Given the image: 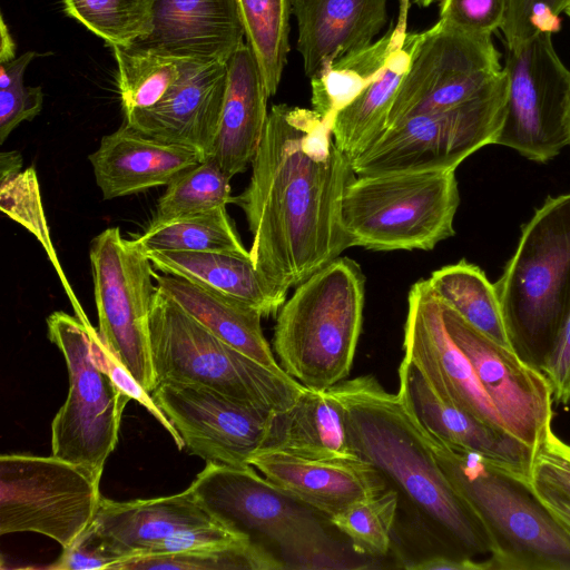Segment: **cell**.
I'll list each match as a JSON object with an SVG mask.
<instances>
[{
  "instance_id": "obj_4",
  "label": "cell",
  "mask_w": 570,
  "mask_h": 570,
  "mask_svg": "<svg viewBox=\"0 0 570 570\" xmlns=\"http://www.w3.org/2000/svg\"><path fill=\"white\" fill-rule=\"evenodd\" d=\"M206 463L188 489L222 527L268 549L286 569L345 567L326 515L259 475L253 465Z\"/></svg>"
},
{
  "instance_id": "obj_37",
  "label": "cell",
  "mask_w": 570,
  "mask_h": 570,
  "mask_svg": "<svg viewBox=\"0 0 570 570\" xmlns=\"http://www.w3.org/2000/svg\"><path fill=\"white\" fill-rule=\"evenodd\" d=\"M65 13L101 38L106 46H131L153 24L151 0H60Z\"/></svg>"
},
{
  "instance_id": "obj_43",
  "label": "cell",
  "mask_w": 570,
  "mask_h": 570,
  "mask_svg": "<svg viewBox=\"0 0 570 570\" xmlns=\"http://www.w3.org/2000/svg\"><path fill=\"white\" fill-rule=\"evenodd\" d=\"M43 91L41 87L23 83V78L6 89H0V142L22 121L32 120L42 109Z\"/></svg>"
},
{
  "instance_id": "obj_38",
  "label": "cell",
  "mask_w": 570,
  "mask_h": 570,
  "mask_svg": "<svg viewBox=\"0 0 570 570\" xmlns=\"http://www.w3.org/2000/svg\"><path fill=\"white\" fill-rule=\"evenodd\" d=\"M212 158L177 175L160 196L153 220L209 212L233 203L230 181Z\"/></svg>"
},
{
  "instance_id": "obj_13",
  "label": "cell",
  "mask_w": 570,
  "mask_h": 570,
  "mask_svg": "<svg viewBox=\"0 0 570 570\" xmlns=\"http://www.w3.org/2000/svg\"><path fill=\"white\" fill-rule=\"evenodd\" d=\"M507 80L492 37L438 21L419 32L386 129L409 117L443 111L485 97Z\"/></svg>"
},
{
  "instance_id": "obj_23",
  "label": "cell",
  "mask_w": 570,
  "mask_h": 570,
  "mask_svg": "<svg viewBox=\"0 0 570 570\" xmlns=\"http://www.w3.org/2000/svg\"><path fill=\"white\" fill-rule=\"evenodd\" d=\"M399 392L417 423L432 435L531 476L534 452L530 448L443 401L423 375L403 358L399 367Z\"/></svg>"
},
{
  "instance_id": "obj_30",
  "label": "cell",
  "mask_w": 570,
  "mask_h": 570,
  "mask_svg": "<svg viewBox=\"0 0 570 570\" xmlns=\"http://www.w3.org/2000/svg\"><path fill=\"white\" fill-rule=\"evenodd\" d=\"M406 26L397 24L371 45L351 51L311 78L312 109L335 117L383 71L391 53L404 41Z\"/></svg>"
},
{
  "instance_id": "obj_19",
  "label": "cell",
  "mask_w": 570,
  "mask_h": 570,
  "mask_svg": "<svg viewBox=\"0 0 570 570\" xmlns=\"http://www.w3.org/2000/svg\"><path fill=\"white\" fill-rule=\"evenodd\" d=\"M227 83V62L184 58L180 75L161 99L125 115L126 124L155 139L181 145L208 158Z\"/></svg>"
},
{
  "instance_id": "obj_50",
  "label": "cell",
  "mask_w": 570,
  "mask_h": 570,
  "mask_svg": "<svg viewBox=\"0 0 570 570\" xmlns=\"http://www.w3.org/2000/svg\"><path fill=\"white\" fill-rule=\"evenodd\" d=\"M410 0H400L401 9H400V18L397 23L402 26H406V10L409 7ZM414 3L419 4L420 7H428L431 3L439 1V0H412Z\"/></svg>"
},
{
  "instance_id": "obj_32",
  "label": "cell",
  "mask_w": 570,
  "mask_h": 570,
  "mask_svg": "<svg viewBox=\"0 0 570 570\" xmlns=\"http://www.w3.org/2000/svg\"><path fill=\"white\" fill-rule=\"evenodd\" d=\"M22 168L19 151L0 154V209L14 222L27 228L40 242L68 295L75 314L88 321L79 301L69 285L52 245L41 200L37 173L33 167Z\"/></svg>"
},
{
  "instance_id": "obj_46",
  "label": "cell",
  "mask_w": 570,
  "mask_h": 570,
  "mask_svg": "<svg viewBox=\"0 0 570 570\" xmlns=\"http://www.w3.org/2000/svg\"><path fill=\"white\" fill-rule=\"evenodd\" d=\"M530 484L544 507L570 532V497L531 476Z\"/></svg>"
},
{
  "instance_id": "obj_33",
  "label": "cell",
  "mask_w": 570,
  "mask_h": 570,
  "mask_svg": "<svg viewBox=\"0 0 570 570\" xmlns=\"http://www.w3.org/2000/svg\"><path fill=\"white\" fill-rule=\"evenodd\" d=\"M136 240L146 252H230L249 255L226 207L153 220Z\"/></svg>"
},
{
  "instance_id": "obj_39",
  "label": "cell",
  "mask_w": 570,
  "mask_h": 570,
  "mask_svg": "<svg viewBox=\"0 0 570 570\" xmlns=\"http://www.w3.org/2000/svg\"><path fill=\"white\" fill-rule=\"evenodd\" d=\"M396 491L358 501L330 518L335 529L351 542L354 552L373 558L386 557L392 548V533L397 513Z\"/></svg>"
},
{
  "instance_id": "obj_15",
  "label": "cell",
  "mask_w": 570,
  "mask_h": 570,
  "mask_svg": "<svg viewBox=\"0 0 570 570\" xmlns=\"http://www.w3.org/2000/svg\"><path fill=\"white\" fill-rule=\"evenodd\" d=\"M90 525L102 548L117 562L134 557L218 548L248 539L216 522L188 488L153 499L114 501L101 497Z\"/></svg>"
},
{
  "instance_id": "obj_9",
  "label": "cell",
  "mask_w": 570,
  "mask_h": 570,
  "mask_svg": "<svg viewBox=\"0 0 570 570\" xmlns=\"http://www.w3.org/2000/svg\"><path fill=\"white\" fill-rule=\"evenodd\" d=\"M47 327L69 376L66 402L51 423L52 455L86 468L100 480L131 397L111 376L106 362L109 351L89 321L57 311L48 316Z\"/></svg>"
},
{
  "instance_id": "obj_18",
  "label": "cell",
  "mask_w": 570,
  "mask_h": 570,
  "mask_svg": "<svg viewBox=\"0 0 570 570\" xmlns=\"http://www.w3.org/2000/svg\"><path fill=\"white\" fill-rule=\"evenodd\" d=\"M403 351V360L423 375L443 401L509 433L470 360L448 333L441 302L428 279L417 281L409 291Z\"/></svg>"
},
{
  "instance_id": "obj_36",
  "label": "cell",
  "mask_w": 570,
  "mask_h": 570,
  "mask_svg": "<svg viewBox=\"0 0 570 570\" xmlns=\"http://www.w3.org/2000/svg\"><path fill=\"white\" fill-rule=\"evenodd\" d=\"M279 570L284 562L268 549L242 539L228 546L120 560L109 570Z\"/></svg>"
},
{
  "instance_id": "obj_14",
  "label": "cell",
  "mask_w": 570,
  "mask_h": 570,
  "mask_svg": "<svg viewBox=\"0 0 570 570\" xmlns=\"http://www.w3.org/2000/svg\"><path fill=\"white\" fill-rule=\"evenodd\" d=\"M508 96L494 145L546 163L570 145V70L553 46L551 33H539L505 47Z\"/></svg>"
},
{
  "instance_id": "obj_20",
  "label": "cell",
  "mask_w": 570,
  "mask_h": 570,
  "mask_svg": "<svg viewBox=\"0 0 570 570\" xmlns=\"http://www.w3.org/2000/svg\"><path fill=\"white\" fill-rule=\"evenodd\" d=\"M249 464L328 519L387 489L383 475L358 458L314 460L259 450Z\"/></svg>"
},
{
  "instance_id": "obj_27",
  "label": "cell",
  "mask_w": 570,
  "mask_h": 570,
  "mask_svg": "<svg viewBox=\"0 0 570 570\" xmlns=\"http://www.w3.org/2000/svg\"><path fill=\"white\" fill-rule=\"evenodd\" d=\"M157 288L222 341L271 371L286 374L266 341L255 307L185 278L155 274Z\"/></svg>"
},
{
  "instance_id": "obj_42",
  "label": "cell",
  "mask_w": 570,
  "mask_h": 570,
  "mask_svg": "<svg viewBox=\"0 0 570 570\" xmlns=\"http://www.w3.org/2000/svg\"><path fill=\"white\" fill-rule=\"evenodd\" d=\"M531 478L570 497V444L552 429L534 453Z\"/></svg>"
},
{
  "instance_id": "obj_26",
  "label": "cell",
  "mask_w": 570,
  "mask_h": 570,
  "mask_svg": "<svg viewBox=\"0 0 570 570\" xmlns=\"http://www.w3.org/2000/svg\"><path fill=\"white\" fill-rule=\"evenodd\" d=\"M261 450L314 460L357 458L341 401L328 390L308 387L291 407L272 414Z\"/></svg>"
},
{
  "instance_id": "obj_45",
  "label": "cell",
  "mask_w": 570,
  "mask_h": 570,
  "mask_svg": "<svg viewBox=\"0 0 570 570\" xmlns=\"http://www.w3.org/2000/svg\"><path fill=\"white\" fill-rule=\"evenodd\" d=\"M116 562L117 559L102 548L91 525H89L68 548L62 549L60 557L47 569L109 570L110 566Z\"/></svg>"
},
{
  "instance_id": "obj_35",
  "label": "cell",
  "mask_w": 570,
  "mask_h": 570,
  "mask_svg": "<svg viewBox=\"0 0 570 570\" xmlns=\"http://www.w3.org/2000/svg\"><path fill=\"white\" fill-rule=\"evenodd\" d=\"M124 114L158 102L180 75L181 60L136 45L110 47Z\"/></svg>"
},
{
  "instance_id": "obj_6",
  "label": "cell",
  "mask_w": 570,
  "mask_h": 570,
  "mask_svg": "<svg viewBox=\"0 0 570 570\" xmlns=\"http://www.w3.org/2000/svg\"><path fill=\"white\" fill-rule=\"evenodd\" d=\"M494 285L512 350L540 370L570 314V191L548 197L522 226Z\"/></svg>"
},
{
  "instance_id": "obj_51",
  "label": "cell",
  "mask_w": 570,
  "mask_h": 570,
  "mask_svg": "<svg viewBox=\"0 0 570 570\" xmlns=\"http://www.w3.org/2000/svg\"><path fill=\"white\" fill-rule=\"evenodd\" d=\"M570 3V0H561V9L563 12V9Z\"/></svg>"
},
{
  "instance_id": "obj_21",
  "label": "cell",
  "mask_w": 570,
  "mask_h": 570,
  "mask_svg": "<svg viewBox=\"0 0 570 570\" xmlns=\"http://www.w3.org/2000/svg\"><path fill=\"white\" fill-rule=\"evenodd\" d=\"M149 36L136 46L178 58L225 61L244 42L236 0H151Z\"/></svg>"
},
{
  "instance_id": "obj_3",
  "label": "cell",
  "mask_w": 570,
  "mask_h": 570,
  "mask_svg": "<svg viewBox=\"0 0 570 570\" xmlns=\"http://www.w3.org/2000/svg\"><path fill=\"white\" fill-rule=\"evenodd\" d=\"M417 425L441 470L484 527L490 570H570V532L540 501L529 475Z\"/></svg>"
},
{
  "instance_id": "obj_31",
  "label": "cell",
  "mask_w": 570,
  "mask_h": 570,
  "mask_svg": "<svg viewBox=\"0 0 570 570\" xmlns=\"http://www.w3.org/2000/svg\"><path fill=\"white\" fill-rule=\"evenodd\" d=\"M436 297L493 341L511 347L495 285L476 265L461 259L430 275Z\"/></svg>"
},
{
  "instance_id": "obj_24",
  "label": "cell",
  "mask_w": 570,
  "mask_h": 570,
  "mask_svg": "<svg viewBox=\"0 0 570 570\" xmlns=\"http://www.w3.org/2000/svg\"><path fill=\"white\" fill-rule=\"evenodd\" d=\"M297 50L312 78L333 60L373 42L387 19V0H292Z\"/></svg>"
},
{
  "instance_id": "obj_44",
  "label": "cell",
  "mask_w": 570,
  "mask_h": 570,
  "mask_svg": "<svg viewBox=\"0 0 570 570\" xmlns=\"http://www.w3.org/2000/svg\"><path fill=\"white\" fill-rule=\"evenodd\" d=\"M540 371L547 377L556 405H570V314L560 328Z\"/></svg>"
},
{
  "instance_id": "obj_52",
  "label": "cell",
  "mask_w": 570,
  "mask_h": 570,
  "mask_svg": "<svg viewBox=\"0 0 570 570\" xmlns=\"http://www.w3.org/2000/svg\"><path fill=\"white\" fill-rule=\"evenodd\" d=\"M563 12L570 18V3L563 9Z\"/></svg>"
},
{
  "instance_id": "obj_11",
  "label": "cell",
  "mask_w": 570,
  "mask_h": 570,
  "mask_svg": "<svg viewBox=\"0 0 570 570\" xmlns=\"http://www.w3.org/2000/svg\"><path fill=\"white\" fill-rule=\"evenodd\" d=\"M100 480L55 455L0 456V534L35 532L68 548L92 522Z\"/></svg>"
},
{
  "instance_id": "obj_22",
  "label": "cell",
  "mask_w": 570,
  "mask_h": 570,
  "mask_svg": "<svg viewBox=\"0 0 570 570\" xmlns=\"http://www.w3.org/2000/svg\"><path fill=\"white\" fill-rule=\"evenodd\" d=\"M88 159L107 200L167 186L177 175L205 160L193 148L155 139L127 124L104 136Z\"/></svg>"
},
{
  "instance_id": "obj_28",
  "label": "cell",
  "mask_w": 570,
  "mask_h": 570,
  "mask_svg": "<svg viewBox=\"0 0 570 570\" xmlns=\"http://www.w3.org/2000/svg\"><path fill=\"white\" fill-rule=\"evenodd\" d=\"M164 274L185 278L275 316L286 301L255 267L250 255L230 252H146Z\"/></svg>"
},
{
  "instance_id": "obj_49",
  "label": "cell",
  "mask_w": 570,
  "mask_h": 570,
  "mask_svg": "<svg viewBox=\"0 0 570 570\" xmlns=\"http://www.w3.org/2000/svg\"><path fill=\"white\" fill-rule=\"evenodd\" d=\"M0 26V63H2L16 58V43L9 32L2 14Z\"/></svg>"
},
{
  "instance_id": "obj_12",
  "label": "cell",
  "mask_w": 570,
  "mask_h": 570,
  "mask_svg": "<svg viewBox=\"0 0 570 570\" xmlns=\"http://www.w3.org/2000/svg\"><path fill=\"white\" fill-rule=\"evenodd\" d=\"M507 96L508 77L485 97L403 119L352 160L354 173L372 176L455 170L474 151L495 144L504 120Z\"/></svg>"
},
{
  "instance_id": "obj_1",
  "label": "cell",
  "mask_w": 570,
  "mask_h": 570,
  "mask_svg": "<svg viewBox=\"0 0 570 570\" xmlns=\"http://www.w3.org/2000/svg\"><path fill=\"white\" fill-rule=\"evenodd\" d=\"M334 118L274 105L249 183L233 198L252 233L255 267L285 294L351 247L342 203L356 174L333 140Z\"/></svg>"
},
{
  "instance_id": "obj_25",
  "label": "cell",
  "mask_w": 570,
  "mask_h": 570,
  "mask_svg": "<svg viewBox=\"0 0 570 570\" xmlns=\"http://www.w3.org/2000/svg\"><path fill=\"white\" fill-rule=\"evenodd\" d=\"M268 95L246 42L227 60V83L217 134L208 158L232 178L244 173L257 150L267 121Z\"/></svg>"
},
{
  "instance_id": "obj_47",
  "label": "cell",
  "mask_w": 570,
  "mask_h": 570,
  "mask_svg": "<svg viewBox=\"0 0 570 570\" xmlns=\"http://www.w3.org/2000/svg\"><path fill=\"white\" fill-rule=\"evenodd\" d=\"M409 570H490L487 560L471 558L431 557L412 564Z\"/></svg>"
},
{
  "instance_id": "obj_34",
  "label": "cell",
  "mask_w": 570,
  "mask_h": 570,
  "mask_svg": "<svg viewBox=\"0 0 570 570\" xmlns=\"http://www.w3.org/2000/svg\"><path fill=\"white\" fill-rule=\"evenodd\" d=\"M246 43L268 97L276 94L289 51L292 0H236Z\"/></svg>"
},
{
  "instance_id": "obj_10",
  "label": "cell",
  "mask_w": 570,
  "mask_h": 570,
  "mask_svg": "<svg viewBox=\"0 0 570 570\" xmlns=\"http://www.w3.org/2000/svg\"><path fill=\"white\" fill-rule=\"evenodd\" d=\"M99 336L112 357L147 393L157 386L149 315L157 291L153 263L136 239L109 227L90 243Z\"/></svg>"
},
{
  "instance_id": "obj_29",
  "label": "cell",
  "mask_w": 570,
  "mask_h": 570,
  "mask_svg": "<svg viewBox=\"0 0 570 570\" xmlns=\"http://www.w3.org/2000/svg\"><path fill=\"white\" fill-rule=\"evenodd\" d=\"M419 32H406L404 41L391 53L382 73L333 122V140L352 160L373 145L386 130L395 97L406 75Z\"/></svg>"
},
{
  "instance_id": "obj_48",
  "label": "cell",
  "mask_w": 570,
  "mask_h": 570,
  "mask_svg": "<svg viewBox=\"0 0 570 570\" xmlns=\"http://www.w3.org/2000/svg\"><path fill=\"white\" fill-rule=\"evenodd\" d=\"M36 56L35 51H28L11 61L0 63V89H6L23 78L27 67Z\"/></svg>"
},
{
  "instance_id": "obj_53",
  "label": "cell",
  "mask_w": 570,
  "mask_h": 570,
  "mask_svg": "<svg viewBox=\"0 0 570 570\" xmlns=\"http://www.w3.org/2000/svg\"><path fill=\"white\" fill-rule=\"evenodd\" d=\"M569 137H570V114H569Z\"/></svg>"
},
{
  "instance_id": "obj_5",
  "label": "cell",
  "mask_w": 570,
  "mask_h": 570,
  "mask_svg": "<svg viewBox=\"0 0 570 570\" xmlns=\"http://www.w3.org/2000/svg\"><path fill=\"white\" fill-rule=\"evenodd\" d=\"M364 297L365 277L348 257L298 284L274 327L273 348L283 371L314 390L345 380L362 331Z\"/></svg>"
},
{
  "instance_id": "obj_17",
  "label": "cell",
  "mask_w": 570,
  "mask_h": 570,
  "mask_svg": "<svg viewBox=\"0 0 570 570\" xmlns=\"http://www.w3.org/2000/svg\"><path fill=\"white\" fill-rule=\"evenodd\" d=\"M150 395L189 453L233 466L250 465L273 414L196 384L165 382Z\"/></svg>"
},
{
  "instance_id": "obj_7",
  "label": "cell",
  "mask_w": 570,
  "mask_h": 570,
  "mask_svg": "<svg viewBox=\"0 0 570 570\" xmlns=\"http://www.w3.org/2000/svg\"><path fill=\"white\" fill-rule=\"evenodd\" d=\"M149 337L157 385H202L271 413L291 407L306 387L218 338L158 288Z\"/></svg>"
},
{
  "instance_id": "obj_40",
  "label": "cell",
  "mask_w": 570,
  "mask_h": 570,
  "mask_svg": "<svg viewBox=\"0 0 570 570\" xmlns=\"http://www.w3.org/2000/svg\"><path fill=\"white\" fill-rule=\"evenodd\" d=\"M561 12V0H510L501 28L504 46H517L539 33L559 32Z\"/></svg>"
},
{
  "instance_id": "obj_2",
  "label": "cell",
  "mask_w": 570,
  "mask_h": 570,
  "mask_svg": "<svg viewBox=\"0 0 570 570\" xmlns=\"http://www.w3.org/2000/svg\"><path fill=\"white\" fill-rule=\"evenodd\" d=\"M327 390L344 406L353 453L397 493L391 550L401 567L439 556H490L484 527L441 470L401 393L387 392L373 375Z\"/></svg>"
},
{
  "instance_id": "obj_16",
  "label": "cell",
  "mask_w": 570,
  "mask_h": 570,
  "mask_svg": "<svg viewBox=\"0 0 570 570\" xmlns=\"http://www.w3.org/2000/svg\"><path fill=\"white\" fill-rule=\"evenodd\" d=\"M441 307L448 333L470 360L507 431L535 453L554 416L547 377L446 304Z\"/></svg>"
},
{
  "instance_id": "obj_8",
  "label": "cell",
  "mask_w": 570,
  "mask_h": 570,
  "mask_svg": "<svg viewBox=\"0 0 570 570\" xmlns=\"http://www.w3.org/2000/svg\"><path fill=\"white\" fill-rule=\"evenodd\" d=\"M455 170L356 177L345 189L342 223L351 246L431 250L454 235Z\"/></svg>"
},
{
  "instance_id": "obj_41",
  "label": "cell",
  "mask_w": 570,
  "mask_h": 570,
  "mask_svg": "<svg viewBox=\"0 0 570 570\" xmlns=\"http://www.w3.org/2000/svg\"><path fill=\"white\" fill-rule=\"evenodd\" d=\"M440 21L464 32L491 36L501 29L510 0H440Z\"/></svg>"
}]
</instances>
